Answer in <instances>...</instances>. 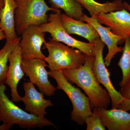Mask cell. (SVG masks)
<instances>
[{
    "label": "cell",
    "instance_id": "cell-2",
    "mask_svg": "<svg viewBox=\"0 0 130 130\" xmlns=\"http://www.w3.org/2000/svg\"><path fill=\"white\" fill-rule=\"evenodd\" d=\"M6 89L5 84H0V121L12 127L18 125L23 129L55 126L52 121L45 117H37L19 107L9 100L5 93Z\"/></svg>",
    "mask_w": 130,
    "mask_h": 130
},
{
    "label": "cell",
    "instance_id": "cell-3",
    "mask_svg": "<svg viewBox=\"0 0 130 130\" xmlns=\"http://www.w3.org/2000/svg\"><path fill=\"white\" fill-rule=\"evenodd\" d=\"M44 48L48 52L45 60L50 71L77 69L85 61L86 55L79 50L52 38L44 43Z\"/></svg>",
    "mask_w": 130,
    "mask_h": 130
},
{
    "label": "cell",
    "instance_id": "cell-16",
    "mask_svg": "<svg viewBox=\"0 0 130 130\" xmlns=\"http://www.w3.org/2000/svg\"><path fill=\"white\" fill-rule=\"evenodd\" d=\"M4 7L0 11V29L6 36L7 41L19 37L15 28V11L17 6L15 0H4Z\"/></svg>",
    "mask_w": 130,
    "mask_h": 130
},
{
    "label": "cell",
    "instance_id": "cell-12",
    "mask_svg": "<svg viewBox=\"0 0 130 130\" xmlns=\"http://www.w3.org/2000/svg\"><path fill=\"white\" fill-rule=\"evenodd\" d=\"M22 60L21 48L19 43L9 56V65L5 83L10 88L12 100L14 102L21 101V97L18 92V86L25 74L21 67Z\"/></svg>",
    "mask_w": 130,
    "mask_h": 130
},
{
    "label": "cell",
    "instance_id": "cell-15",
    "mask_svg": "<svg viewBox=\"0 0 130 130\" xmlns=\"http://www.w3.org/2000/svg\"><path fill=\"white\" fill-rule=\"evenodd\" d=\"M62 25L65 30L70 35H76L82 37L90 43L94 44L97 38H100L94 27L91 24L61 14Z\"/></svg>",
    "mask_w": 130,
    "mask_h": 130
},
{
    "label": "cell",
    "instance_id": "cell-22",
    "mask_svg": "<svg viewBox=\"0 0 130 130\" xmlns=\"http://www.w3.org/2000/svg\"><path fill=\"white\" fill-rule=\"evenodd\" d=\"M119 92L125 98L130 99V79L125 86L121 88Z\"/></svg>",
    "mask_w": 130,
    "mask_h": 130
},
{
    "label": "cell",
    "instance_id": "cell-26",
    "mask_svg": "<svg viewBox=\"0 0 130 130\" xmlns=\"http://www.w3.org/2000/svg\"><path fill=\"white\" fill-rule=\"evenodd\" d=\"M6 39V36L3 31L0 29V41Z\"/></svg>",
    "mask_w": 130,
    "mask_h": 130
},
{
    "label": "cell",
    "instance_id": "cell-18",
    "mask_svg": "<svg viewBox=\"0 0 130 130\" xmlns=\"http://www.w3.org/2000/svg\"><path fill=\"white\" fill-rule=\"evenodd\" d=\"M52 7L57 10L62 9L67 16L81 20L84 15L83 7L76 0H49Z\"/></svg>",
    "mask_w": 130,
    "mask_h": 130
},
{
    "label": "cell",
    "instance_id": "cell-5",
    "mask_svg": "<svg viewBox=\"0 0 130 130\" xmlns=\"http://www.w3.org/2000/svg\"><path fill=\"white\" fill-rule=\"evenodd\" d=\"M49 76L55 79L57 84V89L63 90L71 101L73 106L71 112V120L79 125H84L85 124V119L93 113L89 98L80 89L73 85L62 71H50Z\"/></svg>",
    "mask_w": 130,
    "mask_h": 130
},
{
    "label": "cell",
    "instance_id": "cell-11",
    "mask_svg": "<svg viewBox=\"0 0 130 130\" xmlns=\"http://www.w3.org/2000/svg\"><path fill=\"white\" fill-rule=\"evenodd\" d=\"M23 86L25 95L21 97V101L24 104L25 110L37 117L45 118L47 108L54 106L51 101L44 99V94L38 91L30 81L24 82Z\"/></svg>",
    "mask_w": 130,
    "mask_h": 130
},
{
    "label": "cell",
    "instance_id": "cell-13",
    "mask_svg": "<svg viewBox=\"0 0 130 130\" xmlns=\"http://www.w3.org/2000/svg\"><path fill=\"white\" fill-rule=\"evenodd\" d=\"M95 18L101 24L111 28L115 35L124 39L130 37V13L126 9L100 13Z\"/></svg>",
    "mask_w": 130,
    "mask_h": 130
},
{
    "label": "cell",
    "instance_id": "cell-24",
    "mask_svg": "<svg viewBox=\"0 0 130 130\" xmlns=\"http://www.w3.org/2000/svg\"><path fill=\"white\" fill-rule=\"evenodd\" d=\"M12 126L8 125L3 124L0 125V130H8L12 128Z\"/></svg>",
    "mask_w": 130,
    "mask_h": 130
},
{
    "label": "cell",
    "instance_id": "cell-9",
    "mask_svg": "<svg viewBox=\"0 0 130 130\" xmlns=\"http://www.w3.org/2000/svg\"><path fill=\"white\" fill-rule=\"evenodd\" d=\"M19 43L22 58H40L45 60L46 56L42 52V46L46 42L45 33L39 26L31 25L23 31Z\"/></svg>",
    "mask_w": 130,
    "mask_h": 130
},
{
    "label": "cell",
    "instance_id": "cell-7",
    "mask_svg": "<svg viewBox=\"0 0 130 130\" xmlns=\"http://www.w3.org/2000/svg\"><path fill=\"white\" fill-rule=\"evenodd\" d=\"M94 46V59L92 65L93 73L98 83L102 85L109 93L112 108H118L125 98L116 90L112 84L110 73L103 59V51L105 44L100 38H98L95 41Z\"/></svg>",
    "mask_w": 130,
    "mask_h": 130
},
{
    "label": "cell",
    "instance_id": "cell-27",
    "mask_svg": "<svg viewBox=\"0 0 130 130\" xmlns=\"http://www.w3.org/2000/svg\"><path fill=\"white\" fill-rule=\"evenodd\" d=\"M4 5H5L4 0H0V11L4 7Z\"/></svg>",
    "mask_w": 130,
    "mask_h": 130
},
{
    "label": "cell",
    "instance_id": "cell-14",
    "mask_svg": "<svg viewBox=\"0 0 130 130\" xmlns=\"http://www.w3.org/2000/svg\"><path fill=\"white\" fill-rule=\"evenodd\" d=\"M104 125L109 130H130V113L120 108H98Z\"/></svg>",
    "mask_w": 130,
    "mask_h": 130
},
{
    "label": "cell",
    "instance_id": "cell-21",
    "mask_svg": "<svg viewBox=\"0 0 130 130\" xmlns=\"http://www.w3.org/2000/svg\"><path fill=\"white\" fill-rule=\"evenodd\" d=\"M86 130H105L106 126L103 124L100 116L98 108L95 107L92 115L85 120Z\"/></svg>",
    "mask_w": 130,
    "mask_h": 130
},
{
    "label": "cell",
    "instance_id": "cell-1",
    "mask_svg": "<svg viewBox=\"0 0 130 130\" xmlns=\"http://www.w3.org/2000/svg\"><path fill=\"white\" fill-rule=\"evenodd\" d=\"M94 56L86 55L84 64L77 69L61 70L68 80L81 88L89 99L91 105L94 108H107L111 98L106 89H104L95 78L92 65Z\"/></svg>",
    "mask_w": 130,
    "mask_h": 130
},
{
    "label": "cell",
    "instance_id": "cell-4",
    "mask_svg": "<svg viewBox=\"0 0 130 130\" xmlns=\"http://www.w3.org/2000/svg\"><path fill=\"white\" fill-rule=\"evenodd\" d=\"M15 28L18 36H20L26 28L31 25L40 26L47 23L49 11L57 10L47 5L45 0H15Z\"/></svg>",
    "mask_w": 130,
    "mask_h": 130
},
{
    "label": "cell",
    "instance_id": "cell-6",
    "mask_svg": "<svg viewBox=\"0 0 130 130\" xmlns=\"http://www.w3.org/2000/svg\"><path fill=\"white\" fill-rule=\"evenodd\" d=\"M61 14L60 10L50 14L48 22L39 26L42 30L49 33L55 41L77 49L87 56H94V44L81 41L71 36L63 27Z\"/></svg>",
    "mask_w": 130,
    "mask_h": 130
},
{
    "label": "cell",
    "instance_id": "cell-17",
    "mask_svg": "<svg viewBox=\"0 0 130 130\" xmlns=\"http://www.w3.org/2000/svg\"><path fill=\"white\" fill-rule=\"evenodd\" d=\"M88 11L91 17L95 18L97 14L123 9V0H113L100 3L95 0H76Z\"/></svg>",
    "mask_w": 130,
    "mask_h": 130
},
{
    "label": "cell",
    "instance_id": "cell-25",
    "mask_svg": "<svg viewBox=\"0 0 130 130\" xmlns=\"http://www.w3.org/2000/svg\"><path fill=\"white\" fill-rule=\"evenodd\" d=\"M123 7L124 9H126L130 13V5L129 4L126 2H123Z\"/></svg>",
    "mask_w": 130,
    "mask_h": 130
},
{
    "label": "cell",
    "instance_id": "cell-20",
    "mask_svg": "<svg viewBox=\"0 0 130 130\" xmlns=\"http://www.w3.org/2000/svg\"><path fill=\"white\" fill-rule=\"evenodd\" d=\"M21 40V37L11 41H6L5 45L0 50V84H5L8 70V62L12 51Z\"/></svg>",
    "mask_w": 130,
    "mask_h": 130
},
{
    "label": "cell",
    "instance_id": "cell-8",
    "mask_svg": "<svg viewBox=\"0 0 130 130\" xmlns=\"http://www.w3.org/2000/svg\"><path fill=\"white\" fill-rule=\"evenodd\" d=\"M21 65L30 81L36 85L40 91L47 96L54 95L57 89L49 80V71L46 68L48 65L45 60L40 58H22Z\"/></svg>",
    "mask_w": 130,
    "mask_h": 130
},
{
    "label": "cell",
    "instance_id": "cell-19",
    "mask_svg": "<svg viewBox=\"0 0 130 130\" xmlns=\"http://www.w3.org/2000/svg\"><path fill=\"white\" fill-rule=\"evenodd\" d=\"M124 40L122 55L118 63L122 72V79L119 83L121 88L125 86L130 79V37L125 38Z\"/></svg>",
    "mask_w": 130,
    "mask_h": 130
},
{
    "label": "cell",
    "instance_id": "cell-23",
    "mask_svg": "<svg viewBox=\"0 0 130 130\" xmlns=\"http://www.w3.org/2000/svg\"><path fill=\"white\" fill-rule=\"evenodd\" d=\"M118 108L124 110V111H130V99H125L123 103H121L119 107Z\"/></svg>",
    "mask_w": 130,
    "mask_h": 130
},
{
    "label": "cell",
    "instance_id": "cell-10",
    "mask_svg": "<svg viewBox=\"0 0 130 130\" xmlns=\"http://www.w3.org/2000/svg\"><path fill=\"white\" fill-rule=\"evenodd\" d=\"M81 20L93 25L99 34L101 40L107 45L108 52L104 60L106 66L108 67L111 65V61L115 56L118 53L123 51V47H119L118 44L119 42L124 40V38L114 34L111 31V28L103 26L96 18L89 17L84 14L81 17Z\"/></svg>",
    "mask_w": 130,
    "mask_h": 130
}]
</instances>
